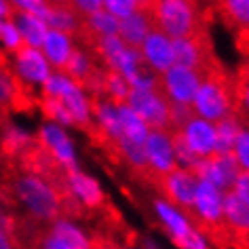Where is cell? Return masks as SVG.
<instances>
[{"instance_id":"6da1fadb","label":"cell","mask_w":249,"mask_h":249,"mask_svg":"<svg viewBox=\"0 0 249 249\" xmlns=\"http://www.w3.org/2000/svg\"><path fill=\"white\" fill-rule=\"evenodd\" d=\"M195 116L207 123H217L234 112V78L220 64H213L201 74V85L190 104Z\"/></svg>"},{"instance_id":"7a4b0ae2","label":"cell","mask_w":249,"mask_h":249,"mask_svg":"<svg viewBox=\"0 0 249 249\" xmlns=\"http://www.w3.org/2000/svg\"><path fill=\"white\" fill-rule=\"evenodd\" d=\"M150 13L154 30L163 32L167 38H188L205 32L203 11L188 0H159L150 2Z\"/></svg>"},{"instance_id":"3957f363","label":"cell","mask_w":249,"mask_h":249,"mask_svg":"<svg viewBox=\"0 0 249 249\" xmlns=\"http://www.w3.org/2000/svg\"><path fill=\"white\" fill-rule=\"evenodd\" d=\"M42 97L57 99L78 127H91V95L64 72H53L42 85Z\"/></svg>"},{"instance_id":"277c9868","label":"cell","mask_w":249,"mask_h":249,"mask_svg":"<svg viewBox=\"0 0 249 249\" xmlns=\"http://www.w3.org/2000/svg\"><path fill=\"white\" fill-rule=\"evenodd\" d=\"M15 192L36 220H57L59 217L64 196L49 179L28 173L17 179Z\"/></svg>"},{"instance_id":"5b68a950","label":"cell","mask_w":249,"mask_h":249,"mask_svg":"<svg viewBox=\"0 0 249 249\" xmlns=\"http://www.w3.org/2000/svg\"><path fill=\"white\" fill-rule=\"evenodd\" d=\"M171 47H173V66H182L203 74L213 64H217L213 57V49H211L207 30L195 36H188V38L171 40Z\"/></svg>"},{"instance_id":"8992f818","label":"cell","mask_w":249,"mask_h":249,"mask_svg":"<svg viewBox=\"0 0 249 249\" xmlns=\"http://www.w3.org/2000/svg\"><path fill=\"white\" fill-rule=\"evenodd\" d=\"M150 131H169V102L159 91H129L124 102Z\"/></svg>"},{"instance_id":"52a82bcc","label":"cell","mask_w":249,"mask_h":249,"mask_svg":"<svg viewBox=\"0 0 249 249\" xmlns=\"http://www.w3.org/2000/svg\"><path fill=\"white\" fill-rule=\"evenodd\" d=\"M144 157H146V173L154 179L165 178L167 173L178 169L176 157H173L171 131H150L144 142Z\"/></svg>"},{"instance_id":"ba28073f","label":"cell","mask_w":249,"mask_h":249,"mask_svg":"<svg viewBox=\"0 0 249 249\" xmlns=\"http://www.w3.org/2000/svg\"><path fill=\"white\" fill-rule=\"evenodd\" d=\"M198 85H201V74L198 72L188 70V68H182V66H171L160 76L159 89L169 104L190 106L198 91Z\"/></svg>"},{"instance_id":"9c48e42d","label":"cell","mask_w":249,"mask_h":249,"mask_svg":"<svg viewBox=\"0 0 249 249\" xmlns=\"http://www.w3.org/2000/svg\"><path fill=\"white\" fill-rule=\"evenodd\" d=\"M38 146L47 154H51V159L57 163L64 171H74L78 169V160H76V150L70 140V135L66 133L64 127L55 123H45L38 131Z\"/></svg>"},{"instance_id":"30bf717a","label":"cell","mask_w":249,"mask_h":249,"mask_svg":"<svg viewBox=\"0 0 249 249\" xmlns=\"http://www.w3.org/2000/svg\"><path fill=\"white\" fill-rule=\"evenodd\" d=\"M192 173L203 179V182H209L211 186H215L217 190L222 192H230L232 190L234 179L239 178V165L232 154H213L209 159L198 160L196 167L192 169Z\"/></svg>"},{"instance_id":"8fae6325","label":"cell","mask_w":249,"mask_h":249,"mask_svg":"<svg viewBox=\"0 0 249 249\" xmlns=\"http://www.w3.org/2000/svg\"><path fill=\"white\" fill-rule=\"evenodd\" d=\"M15 74L13 76L19 80L21 87H30V89H36L47 83V78L53 74L49 61L45 59L40 49H30V47H21L19 51L15 53Z\"/></svg>"},{"instance_id":"7c38bea8","label":"cell","mask_w":249,"mask_h":249,"mask_svg":"<svg viewBox=\"0 0 249 249\" xmlns=\"http://www.w3.org/2000/svg\"><path fill=\"white\" fill-rule=\"evenodd\" d=\"M91 116L95 127L97 138L104 146H110L112 150L116 148L118 140H121V123H118V104H114L110 97L97 95L91 97Z\"/></svg>"},{"instance_id":"4fadbf2b","label":"cell","mask_w":249,"mask_h":249,"mask_svg":"<svg viewBox=\"0 0 249 249\" xmlns=\"http://www.w3.org/2000/svg\"><path fill=\"white\" fill-rule=\"evenodd\" d=\"M222 205H224V192L217 190L215 186H211L209 182L198 179L196 186V195L192 201V213L205 228L209 230H224L222 222Z\"/></svg>"},{"instance_id":"5bb4252c","label":"cell","mask_w":249,"mask_h":249,"mask_svg":"<svg viewBox=\"0 0 249 249\" xmlns=\"http://www.w3.org/2000/svg\"><path fill=\"white\" fill-rule=\"evenodd\" d=\"M198 178L188 169H173L165 178L159 179V188L163 190V196L167 203L176 205L179 209H192V201L196 195Z\"/></svg>"},{"instance_id":"9a60e30c","label":"cell","mask_w":249,"mask_h":249,"mask_svg":"<svg viewBox=\"0 0 249 249\" xmlns=\"http://www.w3.org/2000/svg\"><path fill=\"white\" fill-rule=\"evenodd\" d=\"M40 249H93V241L78 224L57 217L42 239Z\"/></svg>"},{"instance_id":"2e32d148","label":"cell","mask_w":249,"mask_h":249,"mask_svg":"<svg viewBox=\"0 0 249 249\" xmlns=\"http://www.w3.org/2000/svg\"><path fill=\"white\" fill-rule=\"evenodd\" d=\"M64 196L74 198L83 207L95 209L104 203V188L99 186V182L93 176L80 169H74V171H66Z\"/></svg>"},{"instance_id":"e0dca14e","label":"cell","mask_w":249,"mask_h":249,"mask_svg":"<svg viewBox=\"0 0 249 249\" xmlns=\"http://www.w3.org/2000/svg\"><path fill=\"white\" fill-rule=\"evenodd\" d=\"M140 57L148 70H152L154 74L163 76V74L173 66V47L171 38H167L163 32L152 30L146 36V40L140 45Z\"/></svg>"},{"instance_id":"ac0fdd59","label":"cell","mask_w":249,"mask_h":249,"mask_svg":"<svg viewBox=\"0 0 249 249\" xmlns=\"http://www.w3.org/2000/svg\"><path fill=\"white\" fill-rule=\"evenodd\" d=\"M186 142V146L190 148V152L195 154L198 160L209 159L215 154V127L213 123H207L198 116H192L188 123L184 124L182 131H178Z\"/></svg>"},{"instance_id":"d6986e66","label":"cell","mask_w":249,"mask_h":249,"mask_svg":"<svg viewBox=\"0 0 249 249\" xmlns=\"http://www.w3.org/2000/svg\"><path fill=\"white\" fill-rule=\"evenodd\" d=\"M154 30L152 23V13H150V2L142 0V7L129 15L127 19L118 23V38H121L127 47L140 49V45L146 40V36Z\"/></svg>"},{"instance_id":"ffe728a7","label":"cell","mask_w":249,"mask_h":249,"mask_svg":"<svg viewBox=\"0 0 249 249\" xmlns=\"http://www.w3.org/2000/svg\"><path fill=\"white\" fill-rule=\"evenodd\" d=\"M154 213H157L160 224H163V228L169 232V236L176 241L178 247L182 245L186 236L195 230V224L186 215V211H182L171 203H167L165 198H157V201H154Z\"/></svg>"},{"instance_id":"44dd1931","label":"cell","mask_w":249,"mask_h":249,"mask_svg":"<svg viewBox=\"0 0 249 249\" xmlns=\"http://www.w3.org/2000/svg\"><path fill=\"white\" fill-rule=\"evenodd\" d=\"M45 23L49 30L68 34V36H78L83 30V17L74 11L72 2H49Z\"/></svg>"},{"instance_id":"7402d4cb","label":"cell","mask_w":249,"mask_h":249,"mask_svg":"<svg viewBox=\"0 0 249 249\" xmlns=\"http://www.w3.org/2000/svg\"><path fill=\"white\" fill-rule=\"evenodd\" d=\"M74 49L76 47H74L72 36L55 32V30H49L40 51H42V55H45V59L49 61L51 70L55 68V72H64V68L68 64V59H70V55L74 53Z\"/></svg>"},{"instance_id":"603a6c76","label":"cell","mask_w":249,"mask_h":249,"mask_svg":"<svg viewBox=\"0 0 249 249\" xmlns=\"http://www.w3.org/2000/svg\"><path fill=\"white\" fill-rule=\"evenodd\" d=\"M11 21L15 23L17 32H19L21 40H23V47H30V49H40L42 42L47 38V23L38 19L34 15H28V13H19V11H13L11 15Z\"/></svg>"},{"instance_id":"cb8c5ba5","label":"cell","mask_w":249,"mask_h":249,"mask_svg":"<svg viewBox=\"0 0 249 249\" xmlns=\"http://www.w3.org/2000/svg\"><path fill=\"white\" fill-rule=\"evenodd\" d=\"M222 222L224 228L230 232H245L249 224V207L241 201L234 192H224V205H222Z\"/></svg>"},{"instance_id":"d4e9b609","label":"cell","mask_w":249,"mask_h":249,"mask_svg":"<svg viewBox=\"0 0 249 249\" xmlns=\"http://www.w3.org/2000/svg\"><path fill=\"white\" fill-rule=\"evenodd\" d=\"M118 123H121V140L118 142H129V144L144 146L150 129L146 127V123L127 104H118Z\"/></svg>"},{"instance_id":"484cf974","label":"cell","mask_w":249,"mask_h":249,"mask_svg":"<svg viewBox=\"0 0 249 249\" xmlns=\"http://www.w3.org/2000/svg\"><path fill=\"white\" fill-rule=\"evenodd\" d=\"M213 127H215V154H232L234 142L239 138V133L245 129L241 118L232 112L226 118L217 121Z\"/></svg>"},{"instance_id":"4316f807","label":"cell","mask_w":249,"mask_h":249,"mask_svg":"<svg viewBox=\"0 0 249 249\" xmlns=\"http://www.w3.org/2000/svg\"><path fill=\"white\" fill-rule=\"evenodd\" d=\"M217 13L228 28L249 32V0H226L217 4Z\"/></svg>"},{"instance_id":"83f0119b","label":"cell","mask_w":249,"mask_h":249,"mask_svg":"<svg viewBox=\"0 0 249 249\" xmlns=\"http://www.w3.org/2000/svg\"><path fill=\"white\" fill-rule=\"evenodd\" d=\"M97 68L99 66L95 64V57H93L91 53L83 51V49H74V53L70 55V59H68V64L64 68V74H68L74 83H78L83 87V83L97 70Z\"/></svg>"},{"instance_id":"f1b7e54d","label":"cell","mask_w":249,"mask_h":249,"mask_svg":"<svg viewBox=\"0 0 249 249\" xmlns=\"http://www.w3.org/2000/svg\"><path fill=\"white\" fill-rule=\"evenodd\" d=\"M23 87L19 85L13 74L7 72L4 68H0V106L2 108H9V106H19V97L23 95L21 93Z\"/></svg>"},{"instance_id":"f546056e","label":"cell","mask_w":249,"mask_h":249,"mask_svg":"<svg viewBox=\"0 0 249 249\" xmlns=\"http://www.w3.org/2000/svg\"><path fill=\"white\" fill-rule=\"evenodd\" d=\"M129 91H131V87H129V83L121 74L106 70V87H104L106 97H110L114 104H124L129 97Z\"/></svg>"},{"instance_id":"4dcf8cb0","label":"cell","mask_w":249,"mask_h":249,"mask_svg":"<svg viewBox=\"0 0 249 249\" xmlns=\"http://www.w3.org/2000/svg\"><path fill=\"white\" fill-rule=\"evenodd\" d=\"M171 144H173V157H176V165L179 169H188L192 171L198 163V159L190 152V148L186 146V142L182 140V135L178 131H171Z\"/></svg>"},{"instance_id":"1f68e13d","label":"cell","mask_w":249,"mask_h":249,"mask_svg":"<svg viewBox=\"0 0 249 249\" xmlns=\"http://www.w3.org/2000/svg\"><path fill=\"white\" fill-rule=\"evenodd\" d=\"M234 114L249 127V80L234 78Z\"/></svg>"},{"instance_id":"d6a6232c","label":"cell","mask_w":249,"mask_h":249,"mask_svg":"<svg viewBox=\"0 0 249 249\" xmlns=\"http://www.w3.org/2000/svg\"><path fill=\"white\" fill-rule=\"evenodd\" d=\"M42 112L49 116V123H55V124H59V127H72V118L70 114H68V110L61 106L57 99H49V97H42Z\"/></svg>"},{"instance_id":"836d02e7","label":"cell","mask_w":249,"mask_h":249,"mask_svg":"<svg viewBox=\"0 0 249 249\" xmlns=\"http://www.w3.org/2000/svg\"><path fill=\"white\" fill-rule=\"evenodd\" d=\"M30 144H32V138L19 127H11V129H7V133H4V150L11 154L30 150V148H32Z\"/></svg>"},{"instance_id":"e575fe53","label":"cell","mask_w":249,"mask_h":249,"mask_svg":"<svg viewBox=\"0 0 249 249\" xmlns=\"http://www.w3.org/2000/svg\"><path fill=\"white\" fill-rule=\"evenodd\" d=\"M140 7H142V0H104V11L110 13L118 21L127 19Z\"/></svg>"},{"instance_id":"d590c367","label":"cell","mask_w":249,"mask_h":249,"mask_svg":"<svg viewBox=\"0 0 249 249\" xmlns=\"http://www.w3.org/2000/svg\"><path fill=\"white\" fill-rule=\"evenodd\" d=\"M0 47H2L4 51H11L13 55L23 47L21 36H19V32H17V28H15V23L11 21V19L4 21L2 26H0Z\"/></svg>"},{"instance_id":"8d00e7d4","label":"cell","mask_w":249,"mask_h":249,"mask_svg":"<svg viewBox=\"0 0 249 249\" xmlns=\"http://www.w3.org/2000/svg\"><path fill=\"white\" fill-rule=\"evenodd\" d=\"M232 157L236 160V165H239V169L249 173V127H245L239 133L232 148Z\"/></svg>"},{"instance_id":"74e56055","label":"cell","mask_w":249,"mask_h":249,"mask_svg":"<svg viewBox=\"0 0 249 249\" xmlns=\"http://www.w3.org/2000/svg\"><path fill=\"white\" fill-rule=\"evenodd\" d=\"M179 247H182V249H211L209 241H207V234L201 232L198 228L192 230V232H190L188 236H186L184 243H182Z\"/></svg>"},{"instance_id":"f35d334b","label":"cell","mask_w":249,"mask_h":249,"mask_svg":"<svg viewBox=\"0 0 249 249\" xmlns=\"http://www.w3.org/2000/svg\"><path fill=\"white\" fill-rule=\"evenodd\" d=\"M72 7L85 19V17H89L104 9V0H76V2H72Z\"/></svg>"},{"instance_id":"ab89813d","label":"cell","mask_w":249,"mask_h":249,"mask_svg":"<svg viewBox=\"0 0 249 249\" xmlns=\"http://www.w3.org/2000/svg\"><path fill=\"white\" fill-rule=\"evenodd\" d=\"M230 192H234V195L249 207V173L247 171H241L239 173V178L234 179L232 190H230Z\"/></svg>"},{"instance_id":"60d3db41","label":"cell","mask_w":249,"mask_h":249,"mask_svg":"<svg viewBox=\"0 0 249 249\" xmlns=\"http://www.w3.org/2000/svg\"><path fill=\"white\" fill-rule=\"evenodd\" d=\"M0 249H15L11 230H2V228H0Z\"/></svg>"},{"instance_id":"b9f144b4","label":"cell","mask_w":249,"mask_h":249,"mask_svg":"<svg viewBox=\"0 0 249 249\" xmlns=\"http://www.w3.org/2000/svg\"><path fill=\"white\" fill-rule=\"evenodd\" d=\"M11 15H13V7H11V2L0 0V26H2L4 21H9Z\"/></svg>"},{"instance_id":"7bdbcfd3","label":"cell","mask_w":249,"mask_h":249,"mask_svg":"<svg viewBox=\"0 0 249 249\" xmlns=\"http://www.w3.org/2000/svg\"><path fill=\"white\" fill-rule=\"evenodd\" d=\"M236 78H241V80H249V57H247V61L241 66V70H239V76Z\"/></svg>"},{"instance_id":"ee69618b","label":"cell","mask_w":249,"mask_h":249,"mask_svg":"<svg viewBox=\"0 0 249 249\" xmlns=\"http://www.w3.org/2000/svg\"><path fill=\"white\" fill-rule=\"evenodd\" d=\"M93 249H118V247H114L108 241H99V243H93Z\"/></svg>"},{"instance_id":"f6af8a7d","label":"cell","mask_w":249,"mask_h":249,"mask_svg":"<svg viewBox=\"0 0 249 249\" xmlns=\"http://www.w3.org/2000/svg\"><path fill=\"white\" fill-rule=\"evenodd\" d=\"M245 234H247V236H249V224H247V230H245Z\"/></svg>"}]
</instances>
